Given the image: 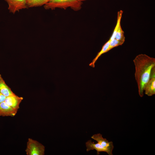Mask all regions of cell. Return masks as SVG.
<instances>
[{
	"label": "cell",
	"instance_id": "obj_1",
	"mask_svg": "<svg viewBox=\"0 0 155 155\" xmlns=\"http://www.w3.org/2000/svg\"><path fill=\"white\" fill-rule=\"evenodd\" d=\"M135 77L140 97L144 96V88L149 80L152 71L155 67V59L145 54L137 55L133 60Z\"/></svg>",
	"mask_w": 155,
	"mask_h": 155
},
{
	"label": "cell",
	"instance_id": "obj_2",
	"mask_svg": "<svg viewBox=\"0 0 155 155\" xmlns=\"http://www.w3.org/2000/svg\"><path fill=\"white\" fill-rule=\"evenodd\" d=\"M82 5V2L78 0H50L44 6L46 9H66L69 7L74 11H78L81 9Z\"/></svg>",
	"mask_w": 155,
	"mask_h": 155
},
{
	"label": "cell",
	"instance_id": "obj_3",
	"mask_svg": "<svg viewBox=\"0 0 155 155\" xmlns=\"http://www.w3.org/2000/svg\"><path fill=\"white\" fill-rule=\"evenodd\" d=\"M45 146L36 140L29 138L25 150L27 155H44Z\"/></svg>",
	"mask_w": 155,
	"mask_h": 155
},
{
	"label": "cell",
	"instance_id": "obj_4",
	"mask_svg": "<svg viewBox=\"0 0 155 155\" xmlns=\"http://www.w3.org/2000/svg\"><path fill=\"white\" fill-rule=\"evenodd\" d=\"M8 5L10 12L14 14L20 10L28 7L27 0H5Z\"/></svg>",
	"mask_w": 155,
	"mask_h": 155
},
{
	"label": "cell",
	"instance_id": "obj_5",
	"mask_svg": "<svg viewBox=\"0 0 155 155\" xmlns=\"http://www.w3.org/2000/svg\"><path fill=\"white\" fill-rule=\"evenodd\" d=\"M86 145L87 152L91 150H95L97 151V155L99 154L100 152H105L109 155H113V149L104 147L98 143L95 144L91 140H88L86 142Z\"/></svg>",
	"mask_w": 155,
	"mask_h": 155
},
{
	"label": "cell",
	"instance_id": "obj_6",
	"mask_svg": "<svg viewBox=\"0 0 155 155\" xmlns=\"http://www.w3.org/2000/svg\"><path fill=\"white\" fill-rule=\"evenodd\" d=\"M144 91L148 96L155 94V67L152 69L149 80L144 86Z\"/></svg>",
	"mask_w": 155,
	"mask_h": 155
},
{
	"label": "cell",
	"instance_id": "obj_7",
	"mask_svg": "<svg viewBox=\"0 0 155 155\" xmlns=\"http://www.w3.org/2000/svg\"><path fill=\"white\" fill-rule=\"evenodd\" d=\"M23 99L22 97L19 96L15 94L6 97L4 102L12 108L18 110L20 108V103Z\"/></svg>",
	"mask_w": 155,
	"mask_h": 155
},
{
	"label": "cell",
	"instance_id": "obj_8",
	"mask_svg": "<svg viewBox=\"0 0 155 155\" xmlns=\"http://www.w3.org/2000/svg\"><path fill=\"white\" fill-rule=\"evenodd\" d=\"M18 111L7 105L4 101L0 103V116L13 117L16 115Z\"/></svg>",
	"mask_w": 155,
	"mask_h": 155
},
{
	"label": "cell",
	"instance_id": "obj_9",
	"mask_svg": "<svg viewBox=\"0 0 155 155\" xmlns=\"http://www.w3.org/2000/svg\"><path fill=\"white\" fill-rule=\"evenodd\" d=\"M91 138L96 141L98 144L104 147L113 150L114 147L113 142H109L106 139L103 138L101 134L99 133L94 134Z\"/></svg>",
	"mask_w": 155,
	"mask_h": 155
},
{
	"label": "cell",
	"instance_id": "obj_10",
	"mask_svg": "<svg viewBox=\"0 0 155 155\" xmlns=\"http://www.w3.org/2000/svg\"><path fill=\"white\" fill-rule=\"evenodd\" d=\"M0 92L6 97L15 94L5 83L0 74Z\"/></svg>",
	"mask_w": 155,
	"mask_h": 155
},
{
	"label": "cell",
	"instance_id": "obj_11",
	"mask_svg": "<svg viewBox=\"0 0 155 155\" xmlns=\"http://www.w3.org/2000/svg\"><path fill=\"white\" fill-rule=\"evenodd\" d=\"M110 40H109L102 46L101 50L98 53L97 55L93 59L92 62L90 63L89 65L92 67H94L95 64L98 58L103 54L107 52V49L108 47Z\"/></svg>",
	"mask_w": 155,
	"mask_h": 155
},
{
	"label": "cell",
	"instance_id": "obj_12",
	"mask_svg": "<svg viewBox=\"0 0 155 155\" xmlns=\"http://www.w3.org/2000/svg\"><path fill=\"white\" fill-rule=\"evenodd\" d=\"M50 0H27L28 8L36 7L44 5Z\"/></svg>",
	"mask_w": 155,
	"mask_h": 155
},
{
	"label": "cell",
	"instance_id": "obj_13",
	"mask_svg": "<svg viewBox=\"0 0 155 155\" xmlns=\"http://www.w3.org/2000/svg\"><path fill=\"white\" fill-rule=\"evenodd\" d=\"M123 13V11L121 10L119 11L118 12L117 24L112 34L109 39L110 40H112L115 39L116 33L119 25L121 24V21Z\"/></svg>",
	"mask_w": 155,
	"mask_h": 155
},
{
	"label": "cell",
	"instance_id": "obj_14",
	"mask_svg": "<svg viewBox=\"0 0 155 155\" xmlns=\"http://www.w3.org/2000/svg\"><path fill=\"white\" fill-rule=\"evenodd\" d=\"M125 38L124 32L121 28L120 24L119 27L116 33L115 39L124 42Z\"/></svg>",
	"mask_w": 155,
	"mask_h": 155
},
{
	"label": "cell",
	"instance_id": "obj_15",
	"mask_svg": "<svg viewBox=\"0 0 155 155\" xmlns=\"http://www.w3.org/2000/svg\"><path fill=\"white\" fill-rule=\"evenodd\" d=\"M124 42L117 40L116 39L110 40L107 52L108 51L114 47L122 45Z\"/></svg>",
	"mask_w": 155,
	"mask_h": 155
},
{
	"label": "cell",
	"instance_id": "obj_16",
	"mask_svg": "<svg viewBox=\"0 0 155 155\" xmlns=\"http://www.w3.org/2000/svg\"><path fill=\"white\" fill-rule=\"evenodd\" d=\"M6 97L0 92V103L4 101Z\"/></svg>",
	"mask_w": 155,
	"mask_h": 155
},
{
	"label": "cell",
	"instance_id": "obj_17",
	"mask_svg": "<svg viewBox=\"0 0 155 155\" xmlns=\"http://www.w3.org/2000/svg\"><path fill=\"white\" fill-rule=\"evenodd\" d=\"M78 0L79 1L82 2V1H84L86 0Z\"/></svg>",
	"mask_w": 155,
	"mask_h": 155
}]
</instances>
